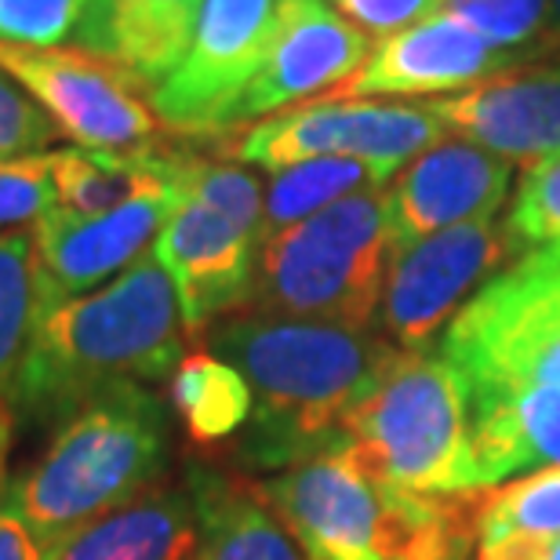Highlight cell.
<instances>
[{
    "mask_svg": "<svg viewBox=\"0 0 560 560\" xmlns=\"http://www.w3.org/2000/svg\"><path fill=\"white\" fill-rule=\"evenodd\" d=\"M167 397L194 444L233 441L255 411L248 378L211 350L183 357L172 386H167Z\"/></svg>",
    "mask_w": 560,
    "mask_h": 560,
    "instance_id": "obj_23",
    "label": "cell"
},
{
    "mask_svg": "<svg viewBox=\"0 0 560 560\" xmlns=\"http://www.w3.org/2000/svg\"><path fill=\"white\" fill-rule=\"evenodd\" d=\"M510 535H560V466H546L485 495L480 539L495 542Z\"/></svg>",
    "mask_w": 560,
    "mask_h": 560,
    "instance_id": "obj_27",
    "label": "cell"
},
{
    "mask_svg": "<svg viewBox=\"0 0 560 560\" xmlns=\"http://www.w3.org/2000/svg\"><path fill=\"white\" fill-rule=\"evenodd\" d=\"M368 37H394L416 22L441 15V0H331Z\"/></svg>",
    "mask_w": 560,
    "mask_h": 560,
    "instance_id": "obj_33",
    "label": "cell"
},
{
    "mask_svg": "<svg viewBox=\"0 0 560 560\" xmlns=\"http://www.w3.org/2000/svg\"><path fill=\"white\" fill-rule=\"evenodd\" d=\"M346 455L397 488L444 495L469 480V394L444 353L397 350L346 430Z\"/></svg>",
    "mask_w": 560,
    "mask_h": 560,
    "instance_id": "obj_6",
    "label": "cell"
},
{
    "mask_svg": "<svg viewBox=\"0 0 560 560\" xmlns=\"http://www.w3.org/2000/svg\"><path fill=\"white\" fill-rule=\"evenodd\" d=\"M11 441H15V416H11V405H0V488L8 485L4 466H8Z\"/></svg>",
    "mask_w": 560,
    "mask_h": 560,
    "instance_id": "obj_36",
    "label": "cell"
},
{
    "mask_svg": "<svg viewBox=\"0 0 560 560\" xmlns=\"http://www.w3.org/2000/svg\"><path fill=\"white\" fill-rule=\"evenodd\" d=\"M205 0H88L73 48L114 62L150 92L183 62Z\"/></svg>",
    "mask_w": 560,
    "mask_h": 560,
    "instance_id": "obj_18",
    "label": "cell"
},
{
    "mask_svg": "<svg viewBox=\"0 0 560 560\" xmlns=\"http://www.w3.org/2000/svg\"><path fill=\"white\" fill-rule=\"evenodd\" d=\"M172 205L175 194H150L106 215H70L62 208L44 211L30 226L37 248L40 313L109 284L131 262H139Z\"/></svg>",
    "mask_w": 560,
    "mask_h": 560,
    "instance_id": "obj_14",
    "label": "cell"
},
{
    "mask_svg": "<svg viewBox=\"0 0 560 560\" xmlns=\"http://www.w3.org/2000/svg\"><path fill=\"white\" fill-rule=\"evenodd\" d=\"M506 226L524 252L546 248V244L560 248V153L524 172Z\"/></svg>",
    "mask_w": 560,
    "mask_h": 560,
    "instance_id": "obj_29",
    "label": "cell"
},
{
    "mask_svg": "<svg viewBox=\"0 0 560 560\" xmlns=\"http://www.w3.org/2000/svg\"><path fill=\"white\" fill-rule=\"evenodd\" d=\"M394 255L386 186L357 189L262 241L252 310L372 328Z\"/></svg>",
    "mask_w": 560,
    "mask_h": 560,
    "instance_id": "obj_5",
    "label": "cell"
},
{
    "mask_svg": "<svg viewBox=\"0 0 560 560\" xmlns=\"http://www.w3.org/2000/svg\"><path fill=\"white\" fill-rule=\"evenodd\" d=\"M175 194L194 197L200 205L222 211L226 219L241 222L244 230L259 233L262 237V205L266 194L244 164H226V161H208L189 150H178V167H175Z\"/></svg>",
    "mask_w": 560,
    "mask_h": 560,
    "instance_id": "obj_28",
    "label": "cell"
},
{
    "mask_svg": "<svg viewBox=\"0 0 560 560\" xmlns=\"http://www.w3.org/2000/svg\"><path fill=\"white\" fill-rule=\"evenodd\" d=\"M550 55H560V0H550Z\"/></svg>",
    "mask_w": 560,
    "mask_h": 560,
    "instance_id": "obj_37",
    "label": "cell"
},
{
    "mask_svg": "<svg viewBox=\"0 0 560 560\" xmlns=\"http://www.w3.org/2000/svg\"><path fill=\"white\" fill-rule=\"evenodd\" d=\"M55 208L48 153L26 161H0V233L33 226Z\"/></svg>",
    "mask_w": 560,
    "mask_h": 560,
    "instance_id": "obj_32",
    "label": "cell"
},
{
    "mask_svg": "<svg viewBox=\"0 0 560 560\" xmlns=\"http://www.w3.org/2000/svg\"><path fill=\"white\" fill-rule=\"evenodd\" d=\"M513 164L469 139H441L386 186V219L397 248L430 233L495 215L506 200Z\"/></svg>",
    "mask_w": 560,
    "mask_h": 560,
    "instance_id": "obj_17",
    "label": "cell"
},
{
    "mask_svg": "<svg viewBox=\"0 0 560 560\" xmlns=\"http://www.w3.org/2000/svg\"><path fill=\"white\" fill-rule=\"evenodd\" d=\"M259 248V233L194 197L175 194V205L153 241V255L172 277L189 331L211 328L241 306H252Z\"/></svg>",
    "mask_w": 560,
    "mask_h": 560,
    "instance_id": "obj_13",
    "label": "cell"
},
{
    "mask_svg": "<svg viewBox=\"0 0 560 560\" xmlns=\"http://www.w3.org/2000/svg\"><path fill=\"white\" fill-rule=\"evenodd\" d=\"M0 66L37 98L66 139L88 150H153L161 117L150 92L114 62L81 48L0 44Z\"/></svg>",
    "mask_w": 560,
    "mask_h": 560,
    "instance_id": "obj_10",
    "label": "cell"
},
{
    "mask_svg": "<svg viewBox=\"0 0 560 560\" xmlns=\"http://www.w3.org/2000/svg\"><path fill=\"white\" fill-rule=\"evenodd\" d=\"M444 131L485 145L510 164H539L560 153V55L535 59L425 103Z\"/></svg>",
    "mask_w": 560,
    "mask_h": 560,
    "instance_id": "obj_16",
    "label": "cell"
},
{
    "mask_svg": "<svg viewBox=\"0 0 560 560\" xmlns=\"http://www.w3.org/2000/svg\"><path fill=\"white\" fill-rule=\"evenodd\" d=\"M62 131L44 106L0 66V161H26L51 153Z\"/></svg>",
    "mask_w": 560,
    "mask_h": 560,
    "instance_id": "obj_30",
    "label": "cell"
},
{
    "mask_svg": "<svg viewBox=\"0 0 560 560\" xmlns=\"http://www.w3.org/2000/svg\"><path fill=\"white\" fill-rule=\"evenodd\" d=\"M441 353L466 394L560 386V248H528L447 324Z\"/></svg>",
    "mask_w": 560,
    "mask_h": 560,
    "instance_id": "obj_7",
    "label": "cell"
},
{
    "mask_svg": "<svg viewBox=\"0 0 560 560\" xmlns=\"http://www.w3.org/2000/svg\"><path fill=\"white\" fill-rule=\"evenodd\" d=\"M441 15L524 62L550 59V0H441Z\"/></svg>",
    "mask_w": 560,
    "mask_h": 560,
    "instance_id": "obj_26",
    "label": "cell"
},
{
    "mask_svg": "<svg viewBox=\"0 0 560 560\" xmlns=\"http://www.w3.org/2000/svg\"><path fill=\"white\" fill-rule=\"evenodd\" d=\"M200 542L189 485H156L136 502L106 513L66 546L62 560H194Z\"/></svg>",
    "mask_w": 560,
    "mask_h": 560,
    "instance_id": "obj_21",
    "label": "cell"
},
{
    "mask_svg": "<svg viewBox=\"0 0 560 560\" xmlns=\"http://www.w3.org/2000/svg\"><path fill=\"white\" fill-rule=\"evenodd\" d=\"M0 560H62L48 542L33 532V524L22 513L15 499V485L0 488Z\"/></svg>",
    "mask_w": 560,
    "mask_h": 560,
    "instance_id": "obj_34",
    "label": "cell"
},
{
    "mask_svg": "<svg viewBox=\"0 0 560 560\" xmlns=\"http://www.w3.org/2000/svg\"><path fill=\"white\" fill-rule=\"evenodd\" d=\"M37 317L40 291L33 230H8L0 233V405H8L11 389H15Z\"/></svg>",
    "mask_w": 560,
    "mask_h": 560,
    "instance_id": "obj_25",
    "label": "cell"
},
{
    "mask_svg": "<svg viewBox=\"0 0 560 560\" xmlns=\"http://www.w3.org/2000/svg\"><path fill=\"white\" fill-rule=\"evenodd\" d=\"M477 560H560V535H510L480 546Z\"/></svg>",
    "mask_w": 560,
    "mask_h": 560,
    "instance_id": "obj_35",
    "label": "cell"
},
{
    "mask_svg": "<svg viewBox=\"0 0 560 560\" xmlns=\"http://www.w3.org/2000/svg\"><path fill=\"white\" fill-rule=\"evenodd\" d=\"M88 0H0V44L59 48L73 40Z\"/></svg>",
    "mask_w": 560,
    "mask_h": 560,
    "instance_id": "obj_31",
    "label": "cell"
},
{
    "mask_svg": "<svg viewBox=\"0 0 560 560\" xmlns=\"http://www.w3.org/2000/svg\"><path fill=\"white\" fill-rule=\"evenodd\" d=\"M389 178L375 172L364 161H346V156H317V161H302L291 167L273 172L270 186H266L262 205V241L277 237L302 219L317 215L335 200L357 194L368 186H386Z\"/></svg>",
    "mask_w": 560,
    "mask_h": 560,
    "instance_id": "obj_24",
    "label": "cell"
},
{
    "mask_svg": "<svg viewBox=\"0 0 560 560\" xmlns=\"http://www.w3.org/2000/svg\"><path fill=\"white\" fill-rule=\"evenodd\" d=\"M186 485L200 524L194 560H313L248 480L194 463Z\"/></svg>",
    "mask_w": 560,
    "mask_h": 560,
    "instance_id": "obj_20",
    "label": "cell"
},
{
    "mask_svg": "<svg viewBox=\"0 0 560 560\" xmlns=\"http://www.w3.org/2000/svg\"><path fill=\"white\" fill-rule=\"evenodd\" d=\"M51 186L55 208L70 215H106L150 194H175L178 150L153 145V150H51Z\"/></svg>",
    "mask_w": 560,
    "mask_h": 560,
    "instance_id": "obj_22",
    "label": "cell"
},
{
    "mask_svg": "<svg viewBox=\"0 0 560 560\" xmlns=\"http://www.w3.org/2000/svg\"><path fill=\"white\" fill-rule=\"evenodd\" d=\"M524 66L517 55L495 48L447 15H430L416 26L375 40L372 59L335 98H416L458 95L491 77Z\"/></svg>",
    "mask_w": 560,
    "mask_h": 560,
    "instance_id": "obj_15",
    "label": "cell"
},
{
    "mask_svg": "<svg viewBox=\"0 0 560 560\" xmlns=\"http://www.w3.org/2000/svg\"><path fill=\"white\" fill-rule=\"evenodd\" d=\"M255 488L313 560H469L488 495L397 488L346 452L280 469Z\"/></svg>",
    "mask_w": 560,
    "mask_h": 560,
    "instance_id": "obj_3",
    "label": "cell"
},
{
    "mask_svg": "<svg viewBox=\"0 0 560 560\" xmlns=\"http://www.w3.org/2000/svg\"><path fill=\"white\" fill-rule=\"evenodd\" d=\"M172 422L145 383L92 397L55 425L48 447L15 477V499L33 532L66 553L77 535L167 480Z\"/></svg>",
    "mask_w": 560,
    "mask_h": 560,
    "instance_id": "obj_4",
    "label": "cell"
},
{
    "mask_svg": "<svg viewBox=\"0 0 560 560\" xmlns=\"http://www.w3.org/2000/svg\"><path fill=\"white\" fill-rule=\"evenodd\" d=\"M560 466V386L469 397V480L502 485L532 466Z\"/></svg>",
    "mask_w": 560,
    "mask_h": 560,
    "instance_id": "obj_19",
    "label": "cell"
},
{
    "mask_svg": "<svg viewBox=\"0 0 560 560\" xmlns=\"http://www.w3.org/2000/svg\"><path fill=\"white\" fill-rule=\"evenodd\" d=\"M277 0H205L183 62L150 88V106L178 136H222L270 40Z\"/></svg>",
    "mask_w": 560,
    "mask_h": 560,
    "instance_id": "obj_11",
    "label": "cell"
},
{
    "mask_svg": "<svg viewBox=\"0 0 560 560\" xmlns=\"http://www.w3.org/2000/svg\"><path fill=\"white\" fill-rule=\"evenodd\" d=\"M372 37L331 0H277L262 66L244 92L233 128L335 95L372 59Z\"/></svg>",
    "mask_w": 560,
    "mask_h": 560,
    "instance_id": "obj_12",
    "label": "cell"
},
{
    "mask_svg": "<svg viewBox=\"0 0 560 560\" xmlns=\"http://www.w3.org/2000/svg\"><path fill=\"white\" fill-rule=\"evenodd\" d=\"M521 252L517 237L499 215L463 222L397 248L378 306L386 339L397 350H425L433 335L455 320L469 295H477Z\"/></svg>",
    "mask_w": 560,
    "mask_h": 560,
    "instance_id": "obj_9",
    "label": "cell"
},
{
    "mask_svg": "<svg viewBox=\"0 0 560 560\" xmlns=\"http://www.w3.org/2000/svg\"><path fill=\"white\" fill-rule=\"evenodd\" d=\"M208 346L252 386L255 411L237 455L259 474L342 452L353 411L397 357V346L372 328L259 310L215 320Z\"/></svg>",
    "mask_w": 560,
    "mask_h": 560,
    "instance_id": "obj_1",
    "label": "cell"
},
{
    "mask_svg": "<svg viewBox=\"0 0 560 560\" xmlns=\"http://www.w3.org/2000/svg\"><path fill=\"white\" fill-rule=\"evenodd\" d=\"M441 139L444 125L433 117L430 106L324 95L255 120L233 142V156L266 172L317 161V156H346V161H364L394 178L400 167Z\"/></svg>",
    "mask_w": 560,
    "mask_h": 560,
    "instance_id": "obj_8",
    "label": "cell"
},
{
    "mask_svg": "<svg viewBox=\"0 0 560 560\" xmlns=\"http://www.w3.org/2000/svg\"><path fill=\"white\" fill-rule=\"evenodd\" d=\"M186 357L175 284L153 252L109 284L44 310L8 405L19 422L55 430L92 397L172 378Z\"/></svg>",
    "mask_w": 560,
    "mask_h": 560,
    "instance_id": "obj_2",
    "label": "cell"
}]
</instances>
